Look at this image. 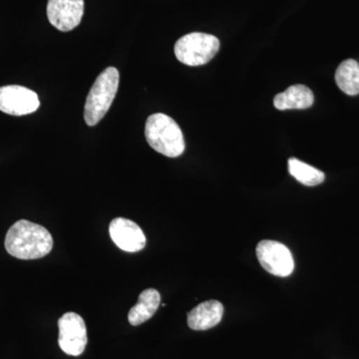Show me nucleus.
I'll list each match as a JSON object with an SVG mask.
<instances>
[{
    "label": "nucleus",
    "instance_id": "1",
    "mask_svg": "<svg viewBox=\"0 0 359 359\" xmlns=\"http://www.w3.org/2000/svg\"><path fill=\"white\" fill-rule=\"evenodd\" d=\"M4 245L7 252L16 259H36L51 252L53 238L44 226L20 219L7 231Z\"/></svg>",
    "mask_w": 359,
    "mask_h": 359
},
{
    "label": "nucleus",
    "instance_id": "2",
    "mask_svg": "<svg viewBox=\"0 0 359 359\" xmlns=\"http://www.w3.org/2000/svg\"><path fill=\"white\" fill-rule=\"evenodd\" d=\"M145 136L150 147L166 157L177 158L185 151L183 132L174 119L163 113L148 118Z\"/></svg>",
    "mask_w": 359,
    "mask_h": 359
},
{
    "label": "nucleus",
    "instance_id": "3",
    "mask_svg": "<svg viewBox=\"0 0 359 359\" xmlns=\"http://www.w3.org/2000/svg\"><path fill=\"white\" fill-rule=\"evenodd\" d=\"M119 78L115 67L106 68L97 77L85 103L84 120L88 126L98 124L110 109L119 88Z\"/></svg>",
    "mask_w": 359,
    "mask_h": 359
},
{
    "label": "nucleus",
    "instance_id": "4",
    "mask_svg": "<svg viewBox=\"0 0 359 359\" xmlns=\"http://www.w3.org/2000/svg\"><path fill=\"white\" fill-rule=\"evenodd\" d=\"M219 49V39L214 35L202 32H193L181 37L174 47L177 59L188 66H200L210 62Z\"/></svg>",
    "mask_w": 359,
    "mask_h": 359
},
{
    "label": "nucleus",
    "instance_id": "5",
    "mask_svg": "<svg viewBox=\"0 0 359 359\" xmlns=\"http://www.w3.org/2000/svg\"><path fill=\"white\" fill-rule=\"evenodd\" d=\"M257 257L261 266L271 275L287 278L294 271V257L282 243L262 241L257 247Z\"/></svg>",
    "mask_w": 359,
    "mask_h": 359
},
{
    "label": "nucleus",
    "instance_id": "6",
    "mask_svg": "<svg viewBox=\"0 0 359 359\" xmlns=\"http://www.w3.org/2000/svg\"><path fill=\"white\" fill-rule=\"evenodd\" d=\"M58 327V344L61 351L68 355H81L88 342L83 318L75 313L63 314L59 318Z\"/></svg>",
    "mask_w": 359,
    "mask_h": 359
},
{
    "label": "nucleus",
    "instance_id": "7",
    "mask_svg": "<svg viewBox=\"0 0 359 359\" xmlns=\"http://www.w3.org/2000/svg\"><path fill=\"white\" fill-rule=\"evenodd\" d=\"M40 106L39 95L18 85L0 87V111L13 116L32 114Z\"/></svg>",
    "mask_w": 359,
    "mask_h": 359
},
{
    "label": "nucleus",
    "instance_id": "8",
    "mask_svg": "<svg viewBox=\"0 0 359 359\" xmlns=\"http://www.w3.org/2000/svg\"><path fill=\"white\" fill-rule=\"evenodd\" d=\"M84 0H49L47 16L54 27L63 32H71L81 22Z\"/></svg>",
    "mask_w": 359,
    "mask_h": 359
},
{
    "label": "nucleus",
    "instance_id": "9",
    "mask_svg": "<svg viewBox=\"0 0 359 359\" xmlns=\"http://www.w3.org/2000/svg\"><path fill=\"white\" fill-rule=\"evenodd\" d=\"M110 237L119 249L137 252L146 245V237L140 226L129 219L116 218L109 226Z\"/></svg>",
    "mask_w": 359,
    "mask_h": 359
},
{
    "label": "nucleus",
    "instance_id": "10",
    "mask_svg": "<svg viewBox=\"0 0 359 359\" xmlns=\"http://www.w3.org/2000/svg\"><path fill=\"white\" fill-rule=\"evenodd\" d=\"M224 306L218 301L202 302L188 313V325L191 330H207L221 323Z\"/></svg>",
    "mask_w": 359,
    "mask_h": 359
},
{
    "label": "nucleus",
    "instance_id": "11",
    "mask_svg": "<svg viewBox=\"0 0 359 359\" xmlns=\"http://www.w3.org/2000/svg\"><path fill=\"white\" fill-rule=\"evenodd\" d=\"M313 91L304 85H292L273 99V105L278 110L308 109L313 106Z\"/></svg>",
    "mask_w": 359,
    "mask_h": 359
},
{
    "label": "nucleus",
    "instance_id": "12",
    "mask_svg": "<svg viewBox=\"0 0 359 359\" xmlns=\"http://www.w3.org/2000/svg\"><path fill=\"white\" fill-rule=\"evenodd\" d=\"M161 295L155 289H148L139 295L138 302L130 309L128 320L133 327L150 320L159 309Z\"/></svg>",
    "mask_w": 359,
    "mask_h": 359
},
{
    "label": "nucleus",
    "instance_id": "13",
    "mask_svg": "<svg viewBox=\"0 0 359 359\" xmlns=\"http://www.w3.org/2000/svg\"><path fill=\"white\" fill-rule=\"evenodd\" d=\"M335 82L349 96L359 94V63L353 59L340 63L335 72Z\"/></svg>",
    "mask_w": 359,
    "mask_h": 359
},
{
    "label": "nucleus",
    "instance_id": "14",
    "mask_svg": "<svg viewBox=\"0 0 359 359\" xmlns=\"http://www.w3.org/2000/svg\"><path fill=\"white\" fill-rule=\"evenodd\" d=\"M287 165H289L290 174L302 185L318 186L325 181V176L323 172L306 163L302 162L297 158H290Z\"/></svg>",
    "mask_w": 359,
    "mask_h": 359
}]
</instances>
